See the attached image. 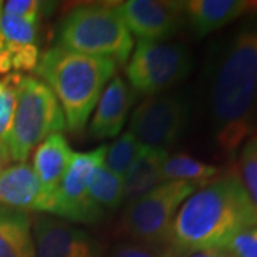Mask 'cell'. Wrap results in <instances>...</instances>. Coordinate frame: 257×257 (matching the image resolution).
<instances>
[{
	"label": "cell",
	"mask_w": 257,
	"mask_h": 257,
	"mask_svg": "<svg viewBox=\"0 0 257 257\" xmlns=\"http://www.w3.org/2000/svg\"><path fill=\"white\" fill-rule=\"evenodd\" d=\"M224 250L231 257H257V224L239 233Z\"/></svg>",
	"instance_id": "cell-26"
},
{
	"label": "cell",
	"mask_w": 257,
	"mask_h": 257,
	"mask_svg": "<svg viewBox=\"0 0 257 257\" xmlns=\"http://www.w3.org/2000/svg\"><path fill=\"white\" fill-rule=\"evenodd\" d=\"M36 257H103V247L80 226L50 214L32 217Z\"/></svg>",
	"instance_id": "cell-10"
},
{
	"label": "cell",
	"mask_w": 257,
	"mask_h": 257,
	"mask_svg": "<svg viewBox=\"0 0 257 257\" xmlns=\"http://www.w3.org/2000/svg\"><path fill=\"white\" fill-rule=\"evenodd\" d=\"M12 156L9 153V149L6 146V143L0 139V173L8 167L9 165H12Z\"/></svg>",
	"instance_id": "cell-27"
},
{
	"label": "cell",
	"mask_w": 257,
	"mask_h": 257,
	"mask_svg": "<svg viewBox=\"0 0 257 257\" xmlns=\"http://www.w3.org/2000/svg\"><path fill=\"white\" fill-rule=\"evenodd\" d=\"M133 103V92L127 82L114 74L101 92L89 120V133L97 140L119 136L128 117Z\"/></svg>",
	"instance_id": "cell-14"
},
{
	"label": "cell",
	"mask_w": 257,
	"mask_h": 257,
	"mask_svg": "<svg viewBox=\"0 0 257 257\" xmlns=\"http://www.w3.org/2000/svg\"><path fill=\"white\" fill-rule=\"evenodd\" d=\"M256 132H257V120H256ZM256 132H254V133H256Z\"/></svg>",
	"instance_id": "cell-30"
},
{
	"label": "cell",
	"mask_w": 257,
	"mask_h": 257,
	"mask_svg": "<svg viewBox=\"0 0 257 257\" xmlns=\"http://www.w3.org/2000/svg\"><path fill=\"white\" fill-rule=\"evenodd\" d=\"M221 170L217 166L202 162L186 153H177L167 156L162 172L163 182H192L206 184L220 175Z\"/></svg>",
	"instance_id": "cell-19"
},
{
	"label": "cell",
	"mask_w": 257,
	"mask_h": 257,
	"mask_svg": "<svg viewBox=\"0 0 257 257\" xmlns=\"http://www.w3.org/2000/svg\"><path fill=\"white\" fill-rule=\"evenodd\" d=\"M169 150L143 146L123 177V203L127 206L162 183V172Z\"/></svg>",
	"instance_id": "cell-16"
},
{
	"label": "cell",
	"mask_w": 257,
	"mask_h": 257,
	"mask_svg": "<svg viewBox=\"0 0 257 257\" xmlns=\"http://www.w3.org/2000/svg\"><path fill=\"white\" fill-rule=\"evenodd\" d=\"M39 23L3 13L0 2V72L13 73L15 60L25 49L37 45Z\"/></svg>",
	"instance_id": "cell-18"
},
{
	"label": "cell",
	"mask_w": 257,
	"mask_h": 257,
	"mask_svg": "<svg viewBox=\"0 0 257 257\" xmlns=\"http://www.w3.org/2000/svg\"><path fill=\"white\" fill-rule=\"evenodd\" d=\"M93 202L101 210H116L123 203V177H119L101 163L93 173L89 184Z\"/></svg>",
	"instance_id": "cell-20"
},
{
	"label": "cell",
	"mask_w": 257,
	"mask_h": 257,
	"mask_svg": "<svg viewBox=\"0 0 257 257\" xmlns=\"http://www.w3.org/2000/svg\"><path fill=\"white\" fill-rule=\"evenodd\" d=\"M253 13H254V15H257V2H256V5H254V9H253Z\"/></svg>",
	"instance_id": "cell-29"
},
{
	"label": "cell",
	"mask_w": 257,
	"mask_h": 257,
	"mask_svg": "<svg viewBox=\"0 0 257 257\" xmlns=\"http://www.w3.org/2000/svg\"><path fill=\"white\" fill-rule=\"evenodd\" d=\"M116 72L109 59L53 46L40 55L35 73L53 92L63 110L66 128L80 133L89 123L101 92Z\"/></svg>",
	"instance_id": "cell-3"
},
{
	"label": "cell",
	"mask_w": 257,
	"mask_h": 257,
	"mask_svg": "<svg viewBox=\"0 0 257 257\" xmlns=\"http://www.w3.org/2000/svg\"><path fill=\"white\" fill-rule=\"evenodd\" d=\"M192 69L190 50L183 43L138 40L126 62V79L133 94L149 97L183 82Z\"/></svg>",
	"instance_id": "cell-7"
},
{
	"label": "cell",
	"mask_w": 257,
	"mask_h": 257,
	"mask_svg": "<svg viewBox=\"0 0 257 257\" xmlns=\"http://www.w3.org/2000/svg\"><path fill=\"white\" fill-rule=\"evenodd\" d=\"M19 76L20 73H12L0 79V138L6 133L12 120Z\"/></svg>",
	"instance_id": "cell-24"
},
{
	"label": "cell",
	"mask_w": 257,
	"mask_h": 257,
	"mask_svg": "<svg viewBox=\"0 0 257 257\" xmlns=\"http://www.w3.org/2000/svg\"><path fill=\"white\" fill-rule=\"evenodd\" d=\"M202 186V183L192 182L160 183L126 206L120 221L121 231L132 241L169 248L170 231L177 211L184 200Z\"/></svg>",
	"instance_id": "cell-6"
},
{
	"label": "cell",
	"mask_w": 257,
	"mask_h": 257,
	"mask_svg": "<svg viewBox=\"0 0 257 257\" xmlns=\"http://www.w3.org/2000/svg\"><path fill=\"white\" fill-rule=\"evenodd\" d=\"M32 155V169L42 187L46 214H50L56 193L70 166L74 152L63 133H55L42 142Z\"/></svg>",
	"instance_id": "cell-13"
},
{
	"label": "cell",
	"mask_w": 257,
	"mask_h": 257,
	"mask_svg": "<svg viewBox=\"0 0 257 257\" xmlns=\"http://www.w3.org/2000/svg\"><path fill=\"white\" fill-rule=\"evenodd\" d=\"M0 206L46 214V202L32 165L12 163L0 173Z\"/></svg>",
	"instance_id": "cell-15"
},
{
	"label": "cell",
	"mask_w": 257,
	"mask_h": 257,
	"mask_svg": "<svg viewBox=\"0 0 257 257\" xmlns=\"http://www.w3.org/2000/svg\"><path fill=\"white\" fill-rule=\"evenodd\" d=\"M66 120L53 92L36 76L20 74L12 120L2 140L9 149L12 162L23 163L42 142L63 133Z\"/></svg>",
	"instance_id": "cell-5"
},
{
	"label": "cell",
	"mask_w": 257,
	"mask_h": 257,
	"mask_svg": "<svg viewBox=\"0 0 257 257\" xmlns=\"http://www.w3.org/2000/svg\"><path fill=\"white\" fill-rule=\"evenodd\" d=\"M256 2L248 0H186L180 2L184 25L196 37L209 36L253 13Z\"/></svg>",
	"instance_id": "cell-12"
},
{
	"label": "cell",
	"mask_w": 257,
	"mask_h": 257,
	"mask_svg": "<svg viewBox=\"0 0 257 257\" xmlns=\"http://www.w3.org/2000/svg\"><path fill=\"white\" fill-rule=\"evenodd\" d=\"M189 120L190 104L183 93H160L136 106L128 119V132L145 146L169 150L183 136Z\"/></svg>",
	"instance_id": "cell-8"
},
{
	"label": "cell",
	"mask_w": 257,
	"mask_h": 257,
	"mask_svg": "<svg viewBox=\"0 0 257 257\" xmlns=\"http://www.w3.org/2000/svg\"><path fill=\"white\" fill-rule=\"evenodd\" d=\"M55 5L56 3L40 0H8L2 2V10L10 16L39 23L40 19L47 16L50 10L55 9Z\"/></svg>",
	"instance_id": "cell-23"
},
{
	"label": "cell",
	"mask_w": 257,
	"mask_h": 257,
	"mask_svg": "<svg viewBox=\"0 0 257 257\" xmlns=\"http://www.w3.org/2000/svg\"><path fill=\"white\" fill-rule=\"evenodd\" d=\"M143 146L145 145H142L138 138L127 130L119 135V138L116 139L110 146H107L103 163L111 173H114L119 177H124L130 166L138 159Z\"/></svg>",
	"instance_id": "cell-21"
},
{
	"label": "cell",
	"mask_w": 257,
	"mask_h": 257,
	"mask_svg": "<svg viewBox=\"0 0 257 257\" xmlns=\"http://www.w3.org/2000/svg\"><path fill=\"white\" fill-rule=\"evenodd\" d=\"M0 257H36L30 213L0 206Z\"/></svg>",
	"instance_id": "cell-17"
},
{
	"label": "cell",
	"mask_w": 257,
	"mask_h": 257,
	"mask_svg": "<svg viewBox=\"0 0 257 257\" xmlns=\"http://www.w3.org/2000/svg\"><path fill=\"white\" fill-rule=\"evenodd\" d=\"M209 116L220 152L234 159L256 132L257 15H248L216 52L210 72Z\"/></svg>",
	"instance_id": "cell-1"
},
{
	"label": "cell",
	"mask_w": 257,
	"mask_h": 257,
	"mask_svg": "<svg viewBox=\"0 0 257 257\" xmlns=\"http://www.w3.org/2000/svg\"><path fill=\"white\" fill-rule=\"evenodd\" d=\"M109 257H175L169 248L153 247L138 241L126 240L114 244Z\"/></svg>",
	"instance_id": "cell-25"
},
{
	"label": "cell",
	"mask_w": 257,
	"mask_h": 257,
	"mask_svg": "<svg viewBox=\"0 0 257 257\" xmlns=\"http://www.w3.org/2000/svg\"><path fill=\"white\" fill-rule=\"evenodd\" d=\"M107 146L101 145L90 152L74 153L70 166L56 193L50 216L74 224H96L104 210L93 202L89 184L94 170L104 162Z\"/></svg>",
	"instance_id": "cell-9"
},
{
	"label": "cell",
	"mask_w": 257,
	"mask_h": 257,
	"mask_svg": "<svg viewBox=\"0 0 257 257\" xmlns=\"http://www.w3.org/2000/svg\"><path fill=\"white\" fill-rule=\"evenodd\" d=\"M256 224L257 207L236 170H229L184 200L172 226L169 250L175 257L224 250L239 233Z\"/></svg>",
	"instance_id": "cell-2"
},
{
	"label": "cell",
	"mask_w": 257,
	"mask_h": 257,
	"mask_svg": "<svg viewBox=\"0 0 257 257\" xmlns=\"http://www.w3.org/2000/svg\"><path fill=\"white\" fill-rule=\"evenodd\" d=\"M55 46L124 64L135 47L116 5L83 3L70 9L55 32Z\"/></svg>",
	"instance_id": "cell-4"
},
{
	"label": "cell",
	"mask_w": 257,
	"mask_h": 257,
	"mask_svg": "<svg viewBox=\"0 0 257 257\" xmlns=\"http://www.w3.org/2000/svg\"><path fill=\"white\" fill-rule=\"evenodd\" d=\"M240 182L257 207V132L241 145L237 152V170Z\"/></svg>",
	"instance_id": "cell-22"
},
{
	"label": "cell",
	"mask_w": 257,
	"mask_h": 257,
	"mask_svg": "<svg viewBox=\"0 0 257 257\" xmlns=\"http://www.w3.org/2000/svg\"><path fill=\"white\" fill-rule=\"evenodd\" d=\"M130 35L139 40H169L184 26L180 2L126 0L116 3Z\"/></svg>",
	"instance_id": "cell-11"
},
{
	"label": "cell",
	"mask_w": 257,
	"mask_h": 257,
	"mask_svg": "<svg viewBox=\"0 0 257 257\" xmlns=\"http://www.w3.org/2000/svg\"><path fill=\"white\" fill-rule=\"evenodd\" d=\"M189 257H231L223 248H217V250H206V251H199V253H194L192 256Z\"/></svg>",
	"instance_id": "cell-28"
}]
</instances>
